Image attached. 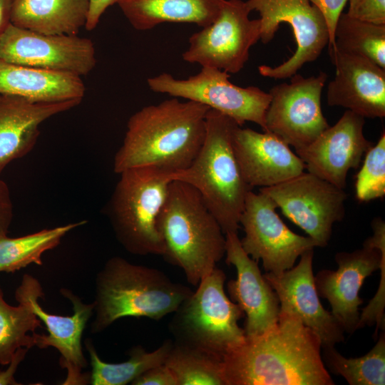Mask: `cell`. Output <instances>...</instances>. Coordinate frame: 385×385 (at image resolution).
Wrapping results in <instances>:
<instances>
[{"instance_id":"f35d334b","label":"cell","mask_w":385,"mask_h":385,"mask_svg":"<svg viewBox=\"0 0 385 385\" xmlns=\"http://www.w3.org/2000/svg\"><path fill=\"white\" fill-rule=\"evenodd\" d=\"M14 0H0V36L11 23V12Z\"/></svg>"},{"instance_id":"f1b7e54d","label":"cell","mask_w":385,"mask_h":385,"mask_svg":"<svg viewBox=\"0 0 385 385\" xmlns=\"http://www.w3.org/2000/svg\"><path fill=\"white\" fill-rule=\"evenodd\" d=\"M324 364L334 374L342 376L350 385L385 384L384 332L374 346L359 358H346L334 346H322Z\"/></svg>"},{"instance_id":"5b68a950","label":"cell","mask_w":385,"mask_h":385,"mask_svg":"<svg viewBox=\"0 0 385 385\" xmlns=\"http://www.w3.org/2000/svg\"><path fill=\"white\" fill-rule=\"evenodd\" d=\"M239 125L213 109L206 115L203 143L192 162L185 169L171 173V180L189 184L200 194L219 222L222 232H237L247 192L232 145V135Z\"/></svg>"},{"instance_id":"8d00e7d4","label":"cell","mask_w":385,"mask_h":385,"mask_svg":"<svg viewBox=\"0 0 385 385\" xmlns=\"http://www.w3.org/2000/svg\"><path fill=\"white\" fill-rule=\"evenodd\" d=\"M115 4V0H90L89 11L85 28L88 31L94 29L105 11L111 5Z\"/></svg>"},{"instance_id":"f546056e","label":"cell","mask_w":385,"mask_h":385,"mask_svg":"<svg viewBox=\"0 0 385 385\" xmlns=\"http://www.w3.org/2000/svg\"><path fill=\"white\" fill-rule=\"evenodd\" d=\"M334 46L364 57L385 68V25H379L342 13L337 21Z\"/></svg>"},{"instance_id":"52a82bcc","label":"cell","mask_w":385,"mask_h":385,"mask_svg":"<svg viewBox=\"0 0 385 385\" xmlns=\"http://www.w3.org/2000/svg\"><path fill=\"white\" fill-rule=\"evenodd\" d=\"M226 276L217 267L173 312L169 330L173 342L223 358L245 339L238 321L244 312L225 294Z\"/></svg>"},{"instance_id":"8fae6325","label":"cell","mask_w":385,"mask_h":385,"mask_svg":"<svg viewBox=\"0 0 385 385\" xmlns=\"http://www.w3.org/2000/svg\"><path fill=\"white\" fill-rule=\"evenodd\" d=\"M250 11L246 1L225 0L217 19L190 36L183 59L228 73L240 72L250 48L260 40V21L250 19Z\"/></svg>"},{"instance_id":"277c9868","label":"cell","mask_w":385,"mask_h":385,"mask_svg":"<svg viewBox=\"0 0 385 385\" xmlns=\"http://www.w3.org/2000/svg\"><path fill=\"white\" fill-rule=\"evenodd\" d=\"M192 292L158 269L113 257L96 279L95 318L91 332H101L125 317L158 321L175 312Z\"/></svg>"},{"instance_id":"d590c367","label":"cell","mask_w":385,"mask_h":385,"mask_svg":"<svg viewBox=\"0 0 385 385\" xmlns=\"http://www.w3.org/2000/svg\"><path fill=\"white\" fill-rule=\"evenodd\" d=\"M13 218V205L7 185L0 178V237L7 235Z\"/></svg>"},{"instance_id":"603a6c76","label":"cell","mask_w":385,"mask_h":385,"mask_svg":"<svg viewBox=\"0 0 385 385\" xmlns=\"http://www.w3.org/2000/svg\"><path fill=\"white\" fill-rule=\"evenodd\" d=\"M86 86L81 77L5 61L0 58V94L35 102L82 101Z\"/></svg>"},{"instance_id":"7402d4cb","label":"cell","mask_w":385,"mask_h":385,"mask_svg":"<svg viewBox=\"0 0 385 385\" xmlns=\"http://www.w3.org/2000/svg\"><path fill=\"white\" fill-rule=\"evenodd\" d=\"M81 102H35L0 94V175L10 163L25 156L34 148L42 123Z\"/></svg>"},{"instance_id":"484cf974","label":"cell","mask_w":385,"mask_h":385,"mask_svg":"<svg viewBox=\"0 0 385 385\" xmlns=\"http://www.w3.org/2000/svg\"><path fill=\"white\" fill-rule=\"evenodd\" d=\"M173 341L166 339L156 349L147 351L141 346L129 350L128 360L120 363H107L102 361L91 339L85 341L86 348L90 355L91 372L89 384L93 385H125L147 370L165 364L172 348Z\"/></svg>"},{"instance_id":"d4e9b609","label":"cell","mask_w":385,"mask_h":385,"mask_svg":"<svg viewBox=\"0 0 385 385\" xmlns=\"http://www.w3.org/2000/svg\"><path fill=\"white\" fill-rule=\"evenodd\" d=\"M89 6L90 0H14L11 23L42 34L78 35Z\"/></svg>"},{"instance_id":"83f0119b","label":"cell","mask_w":385,"mask_h":385,"mask_svg":"<svg viewBox=\"0 0 385 385\" xmlns=\"http://www.w3.org/2000/svg\"><path fill=\"white\" fill-rule=\"evenodd\" d=\"M165 364L177 385H227L222 359L205 351L173 342Z\"/></svg>"},{"instance_id":"836d02e7","label":"cell","mask_w":385,"mask_h":385,"mask_svg":"<svg viewBox=\"0 0 385 385\" xmlns=\"http://www.w3.org/2000/svg\"><path fill=\"white\" fill-rule=\"evenodd\" d=\"M323 14L329 31L328 48L334 44V29L347 0H309Z\"/></svg>"},{"instance_id":"8992f818","label":"cell","mask_w":385,"mask_h":385,"mask_svg":"<svg viewBox=\"0 0 385 385\" xmlns=\"http://www.w3.org/2000/svg\"><path fill=\"white\" fill-rule=\"evenodd\" d=\"M170 173L153 167L119 173L105 210L116 239L127 252L163 255L165 245L157 222L172 181Z\"/></svg>"},{"instance_id":"30bf717a","label":"cell","mask_w":385,"mask_h":385,"mask_svg":"<svg viewBox=\"0 0 385 385\" xmlns=\"http://www.w3.org/2000/svg\"><path fill=\"white\" fill-rule=\"evenodd\" d=\"M60 292L73 304V314L61 316L47 312L38 302L44 293L38 280L30 274L23 276L15 291L19 304L29 307L46 326L48 334L32 333L35 346L40 349L49 346L56 349L61 354L60 366L67 371L63 384L82 385L89 383V374L82 373L87 365L81 345L83 330L93 313L94 304L83 303L71 291L62 289Z\"/></svg>"},{"instance_id":"7a4b0ae2","label":"cell","mask_w":385,"mask_h":385,"mask_svg":"<svg viewBox=\"0 0 385 385\" xmlns=\"http://www.w3.org/2000/svg\"><path fill=\"white\" fill-rule=\"evenodd\" d=\"M210 109L175 97L144 106L128 119L114 157V172L153 167L171 173L186 168L203 143Z\"/></svg>"},{"instance_id":"4316f807","label":"cell","mask_w":385,"mask_h":385,"mask_svg":"<svg viewBox=\"0 0 385 385\" xmlns=\"http://www.w3.org/2000/svg\"><path fill=\"white\" fill-rule=\"evenodd\" d=\"M86 223H68L19 237H0V272H14L30 264L42 265V255L56 247L70 231Z\"/></svg>"},{"instance_id":"e0dca14e","label":"cell","mask_w":385,"mask_h":385,"mask_svg":"<svg viewBox=\"0 0 385 385\" xmlns=\"http://www.w3.org/2000/svg\"><path fill=\"white\" fill-rule=\"evenodd\" d=\"M336 271L322 270L314 277L319 297L328 300L331 313L344 332L358 329L359 306L363 300L359 293L365 279L374 272L385 267V251L363 245L351 252L336 254Z\"/></svg>"},{"instance_id":"74e56055","label":"cell","mask_w":385,"mask_h":385,"mask_svg":"<svg viewBox=\"0 0 385 385\" xmlns=\"http://www.w3.org/2000/svg\"><path fill=\"white\" fill-rule=\"evenodd\" d=\"M29 349L26 347H20L16 351L11 361L9 363V367L5 371H0V384H19L14 379V374Z\"/></svg>"},{"instance_id":"d6986e66","label":"cell","mask_w":385,"mask_h":385,"mask_svg":"<svg viewBox=\"0 0 385 385\" xmlns=\"http://www.w3.org/2000/svg\"><path fill=\"white\" fill-rule=\"evenodd\" d=\"M329 48L335 76L327 87V103L364 118L385 116V68L361 56Z\"/></svg>"},{"instance_id":"2e32d148","label":"cell","mask_w":385,"mask_h":385,"mask_svg":"<svg viewBox=\"0 0 385 385\" xmlns=\"http://www.w3.org/2000/svg\"><path fill=\"white\" fill-rule=\"evenodd\" d=\"M365 118L347 110L307 145L295 150L308 172L344 189L348 172L356 169L374 145L364 134Z\"/></svg>"},{"instance_id":"ffe728a7","label":"cell","mask_w":385,"mask_h":385,"mask_svg":"<svg viewBox=\"0 0 385 385\" xmlns=\"http://www.w3.org/2000/svg\"><path fill=\"white\" fill-rule=\"evenodd\" d=\"M226 263L237 270V278L228 281L227 292L246 315L245 336L260 334L275 325L280 312L276 292L262 274L258 262L242 249L237 232L225 234Z\"/></svg>"},{"instance_id":"ac0fdd59","label":"cell","mask_w":385,"mask_h":385,"mask_svg":"<svg viewBox=\"0 0 385 385\" xmlns=\"http://www.w3.org/2000/svg\"><path fill=\"white\" fill-rule=\"evenodd\" d=\"M313 255V250H308L295 267L263 276L277 295L280 312L298 317L319 337L322 347L334 346L344 341V331L319 300L312 272Z\"/></svg>"},{"instance_id":"4fadbf2b","label":"cell","mask_w":385,"mask_h":385,"mask_svg":"<svg viewBox=\"0 0 385 385\" xmlns=\"http://www.w3.org/2000/svg\"><path fill=\"white\" fill-rule=\"evenodd\" d=\"M277 208L266 194L250 190L240 217L245 232L241 246L251 258L262 261L266 272L287 270L303 253L317 247L309 236L292 232L279 217Z\"/></svg>"},{"instance_id":"1f68e13d","label":"cell","mask_w":385,"mask_h":385,"mask_svg":"<svg viewBox=\"0 0 385 385\" xmlns=\"http://www.w3.org/2000/svg\"><path fill=\"white\" fill-rule=\"evenodd\" d=\"M358 200L369 202L385 195V132L376 145L366 153L363 165L356 176Z\"/></svg>"},{"instance_id":"e575fe53","label":"cell","mask_w":385,"mask_h":385,"mask_svg":"<svg viewBox=\"0 0 385 385\" xmlns=\"http://www.w3.org/2000/svg\"><path fill=\"white\" fill-rule=\"evenodd\" d=\"M132 385H177V381L168 366L163 364L153 367L135 379Z\"/></svg>"},{"instance_id":"44dd1931","label":"cell","mask_w":385,"mask_h":385,"mask_svg":"<svg viewBox=\"0 0 385 385\" xmlns=\"http://www.w3.org/2000/svg\"><path fill=\"white\" fill-rule=\"evenodd\" d=\"M232 145L242 177L251 188L278 185L305 169L289 145L270 132L238 125L233 132Z\"/></svg>"},{"instance_id":"4dcf8cb0","label":"cell","mask_w":385,"mask_h":385,"mask_svg":"<svg viewBox=\"0 0 385 385\" xmlns=\"http://www.w3.org/2000/svg\"><path fill=\"white\" fill-rule=\"evenodd\" d=\"M42 327L41 320L26 305L11 306L4 298L0 287V364L7 365L20 347L35 346L33 334Z\"/></svg>"},{"instance_id":"6da1fadb","label":"cell","mask_w":385,"mask_h":385,"mask_svg":"<svg viewBox=\"0 0 385 385\" xmlns=\"http://www.w3.org/2000/svg\"><path fill=\"white\" fill-rule=\"evenodd\" d=\"M319 337L296 315L279 312L275 325L247 337L222 358L227 385H334Z\"/></svg>"},{"instance_id":"3957f363","label":"cell","mask_w":385,"mask_h":385,"mask_svg":"<svg viewBox=\"0 0 385 385\" xmlns=\"http://www.w3.org/2000/svg\"><path fill=\"white\" fill-rule=\"evenodd\" d=\"M157 225L163 238V257L181 268L197 287L225 255V235L200 194L180 180L170 183Z\"/></svg>"},{"instance_id":"9c48e42d","label":"cell","mask_w":385,"mask_h":385,"mask_svg":"<svg viewBox=\"0 0 385 385\" xmlns=\"http://www.w3.org/2000/svg\"><path fill=\"white\" fill-rule=\"evenodd\" d=\"M252 11L259 12L260 40L268 43L279 24L292 29L297 48L293 55L279 66H259L260 73L274 79L291 78L307 63L314 61L329 41V31L322 12L309 0H248Z\"/></svg>"},{"instance_id":"d6a6232c","label":"cell","mask_w":385,"mask_h":385,"mask_svg":"<svg viewBox=\"0 0 385 385\" xmlns=\"http://www.w3.org/2000/svg\"><path fill=\"white\" fill-rule=\"evenodd\" d=\"M347 14L356 19L385 25V0H347Z\"/></svg>"},{"instance_id":"7c38bea8","label":"cell","mask_w":385,"mask_h":385,"mask_svg":"<svg viewBox=\"0 0 385 385\" xmlns=\"http://www.w3.org/2000/svg\"><path fill=\"white\" fill-rule=\"evenodd\" d=\"M282 213L314 240L327 245L333 225L345 213L344 189L309 172H302L278 185L260 188Z\"/></svg>"},{"instance_id":"9a60e30c","label":"cell","mask_w":385,"mask_h":385,"mask_svg":"<svg viewBox=\"0 0 385 385\" xmlns=\"http://www.w3.org/2000/svg\"><path fill=\"white\" fill-rule=\"evenodd\" d=\"M0 58L80 77L88 75L96 64L94 43L88 38L42 34L11 23L0 36Z\"/></svg>"},{"instance_id":"cb8c5ba5","label":"cell","mask_w":385,"mask_h":385,"mask_svg":"<svg viewBox=\"0 0 385 385\" xmlns=\"http://www.w3.org/2000/svg\"><path fill=\"white\" fill-rule=\"evenodd\" d=\"M225 0H115L131 26L150 30L165 22L205 27L218 16Z\"/></svg>"},{"instance_id":"5bb4252c","label":"cell","mask_w":385,"mask_h":385,"mask_svg":"<svg viewBox=\"0 0 385 385\" xmlns=\"http://www.w3.org/2000/svg\"><path fill=\"white\" fill-rule=\"evenodd\" d=\"M327 79V73L322 71L307 78L296 73L289 83L272 87L265 132L275 135L295 150L315 140L329 127L321 106Z\"/></svg>"},{"instance_id":"ba28073f","label":"cell","mask_w":385,"mask_h":385,"mask_svg":"<svg viewBox=\"0 0 385 385\" xmlns=\"http://www.w3.org/2000/svg\"><path fill=\"white\" fill-rule=\"evenodd\" d=\"M229 78L224 71L202 66L198 73L187 79L163 73L148 78L147 83L153 92L201 103L229 116L240 126L249 121L265 131L270 94L256 86H237Z\"/></svg>"}]
</instances>
